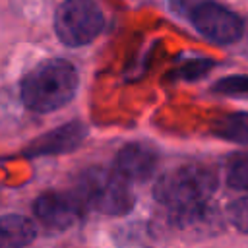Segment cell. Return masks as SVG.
Masks as SVG:
<instances>
[{"mask_svg":"<svg viewBox=\"0 0 248 248\" xmlns=\"http://www.w3.org/2000/svg\"><path fill=\"white\" fill-rule=\"evenodd\" d=\"M217 188V176L202 165H186L163 174L155 184V200L176 217H192L202 211Z\"/></svg>","mask_w":248,"mask_h":248,"instance_id":"obj_1","label":"cell"},{"mask_svg":"<svg viewBox=\"0 0 248 248\" xmlns=\"http://www.w3.org/2000/svg\"><path fill=\"white\" fill-rule=\"evenodd\" d=\"M78 89V72L66 60H46L21 79V101L33 112L64 107Z\"/></svg>","mask_w":248,"mask_h":248,"instance_id":"obj_2","label":"cell"},{"mask_svg":"<svg viewBox=\"0 0 248 248\" xmlns=\"http://www.w3.org/2000/svg\"><path fill=\"white\" fill-rule=\"evenodd\" d=\"M76 196L83 203V207L95 209L105 215H124L134 205V198L126 184V178L116 170L99 167L81 172Z\"/></svg>","mask_w":248,"mask_h":248,"instance_id":"obj_3","label":"cell"},{"mask_svg":"<svg viewBox=\"0 0 248 248\" xmlns=\"http://www.w3.org/2000/svg\"><path fill=\"white\" fill-rule=\"evenodd\" d=\"M58 39L68 46L91 43L103 29V12L95 0H64L54 16Z\"/></svg>","mask_w":248,"mask_h":248,"instance_id":"obj_4","label":"cell"},{"mask_svg":"<svg viewBox=\"0 0 248 248\" xmlns=\"http://www.w3.org/2000/svg\"><path fill=\"white\" fill-rule=\"evenodd\" d=\"M190 19L202 37L219 45L234 43L242 35L240 17L215 2H196V6L190 10Z\"/></svg>","mask_w":248,"mask_h":248,"instance_id":"obj_5","label":"cell"},{"mask_svg":"<svg viewBox=\"0 0 248 248\" xmlns=\"http://www.w3.org/2000/svg\"><path fill=\"white\" fill-rule=\"evenodd\" d=\"M83 203L78 200L76 194H60V192H46L39 196L33 203L35 217L48 229L62 231L76 225L83 215Z\"/></svg>","mask_w":248,"mask_h":248,"instance_id":"obj_6","label":"cell"},{"mask_svg":"<svg viewBox=\"0 0 248 248\" xmlns=\"http://www.w3.org/2000/svg\"><path fill=\"white\" fill-rule=\"evenodd\" d=\"M157 167V153L143 143H130L116 155V172L126 180H145Z\"/></svg>","mask_w":248,"mask_h":248,"instance_id":"obj_7","label":"cell"},{"mask_svg":"<svg viewBox=\"0 0 248 248\" xmlns=\"http://www.w3.org/2000/svg\"><path fill=\"white\" fill-rule=\"evenodd\" d=\"M83 134H85V130L79 124L62 126V128L50 132L48 136L41 138L39 141H35L33 147L29 149V153H33V155H39V153L45 155V153H60V151L74 149L81 141Z\"/></svg>","mask_w":248,"mask_h":248,"instance_id":"obj_8","label":"cell"},{"mask_svg":"<svg viewBox=\"0 0 248 248\" xmlns=\"http://www.w3.org/2000/svg\"><path fill=\"white\" fill-rule=\"evenodd\" d=\"M35 238V225L21 215L0 217V248H25Z\"/></svg>","mask_w":248,"mask_h":248,"instance_id":"obj_9","label":"cell"},{"mask_svg":"<svg viewBox=\"0 0 248 248\" xmlns=\"http://www.w3.org/2000/svg\"><path fill=\"white\" fill-rule=\"evenodd\" d=\"M213 132L229 141L248 143V112H234L219 118L213 124Z\"/></svg>","mask_w":248,"mask_h":248,"instance_id":"obj_10","label":"cell"},{"mask_svg":"<svg viewBox=\"0 0 248 248\" xmlns=\"http://www.w3.org/2000/svg\"><path fill=\"white\" fill-rule=\"evenodd\" d=\"M227 184L234 190H248V155L238 157L227 172Z\"/></svg>","mask_w":248,"mask_h":248,"instance_id":"obj_11","label":"cell"},{"mask_svg":"<svg viewBox=\"0 0 248 248\" xmlns=\"http://www.w3.org/2000/svg\"><path fill=\"white\" fill-rule=\"evenodd\" d=\"M229 221L240 231L248 234V196L236 200L229 207Z\"/></svg>","mask_w":248,"mask_h":248,"instance_id":"obj_12","label":"cell"},{"mask_svg":"<svg viewBox=\"0 0 248 248\" xmlns=\"http://www.w3.org/2000/svg\"><path fill=\"white\" fill-rule=\"evenodd\" d=\"M211 66H213V62H211V60H205V58L190 60L186 66L180 68V76L186 78V79H198V78L203 76Z\"/></svg>","mask_w":248,"mask_h":248,"instance_id":"obj_13","label":"cell"},{"mask_svg":"<svg viewBox=\"0 0 248 248\" xmlns=\"http://www.w3.org/2000/svg\"><path fill=\"white\" fill-rule=\"evenodd\" d=\"M217 91L223 93H238V91H248V78L246 76H232L229 79H223L215 85Z\"/></svg>","mask_w":248,"mask_h":248,"instance_id":"obj_14","label":"cell"}]
</instances>
